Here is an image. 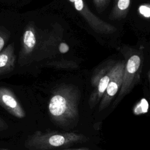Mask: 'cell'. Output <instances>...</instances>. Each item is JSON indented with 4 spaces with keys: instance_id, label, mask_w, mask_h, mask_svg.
<instances>
[{
    "instance_id": "6da1fadb",
    "label": "cell",
    "mask_w": 150,
    "mask_h": 150,
    "mask_svg": "<svg viewBox=\"0 0 150 150\" xmlns=\"http://www.w3.org/2000/svg\"><path fill=\"white\" fill-rule=\"evenodd\" d=\"M86 136L73 132L36 131L26 140L25 146L29 150H49L86 141Z\"/></svg>"
},
{
    "instance_id": "7a4b0ae2",
    "label": "cell",
    "mask_w": 150,
    "mask_h": 150,
    "mask_svg": "<svg viewBox=\"0 0 150 150\" xmlns=\"http://www.w3.org/2000/svg\"><path fill=\"white\" fill-rule=\"evenodd\" d=\"M78 98L67 91H60L50 100L48 110L50 116L55 123L68 126L79 118Z\"/></svg>"
},
{
    "instance_id": "3957f363",
    "label": "cell",
    "mask_w": 150,
    "mask_h": 150,
    "mask_svg": "<svg viewBox=\"0 0 150 150\" xmlns=\"http://www.w3.org/2000/svg\"><path fill=\"white\" fill-rule=\"evenodd\" d=\"M141 61L140 56L134 54L131 56L126 62L122 85L115 101L116 104L132 90L139 79Z\"/></svg>"
},
{
    "instance_id": "277c9868",
    "label": "cell",
    "mask_w": 150,
    "mask_h": 150,
    "mask_svg": "<svg viewBox=\"0 0 150 150\" xmlns=\"http://www.w3.org/2000/svg\"><path fill=\"white\" fill-rule=\"evenodd\" d=\"M126 62L124 60L113 64L111 70V77L107 89L101 98L98 111L105 109L111 103L114 96L120 91L123 79Z\"/></svg>"
},
{
    "instance_id": "5b68a950",
    "label": "cell",
    "mask_w": 150,
    "mask_h": 150,
    "mask_svg": "<svg viewBox=\"0 0 150 150\" xmlns=\"http://www.w3.org/2000/svg\"><path fill=\"white\" fill-rule=\"evenodd\" d=\"M0 104L8 112L18 118H23L25 113L15 97L6 90H0Z\"/></svg>"
},
{
    "instance_id": "8992f818",
    "label": "cell",
    "mask_w": 150,
    "mask_h": 150,
    "mask_svg": "<svg viewBox=\"0 0 150 150\" xmlns=\"http://www.w3.org/2000/svg\"><path fill=\"white\" fill-rule=\"evenodd\" d=\"M112 65L110 64V66H108L101 72V74L97 82H96V90L89 101L90 108L94 107L100 100L102 98L110 80Z\"/></svg>"
},
{
    "instance_id": "52a82bcc",
    "label": "cell",
    "mask_w": 150,
    "mask_h": 150,
    "mask_svg": "<svg viewBox=\"0 0 150 150\" xmlns=\"http://www.w3.org/2000/svg\"><path fill=\"white\" fill-rule=\"evenodd\" d=\"M131 0H115V5L110 15L111 18H121L125 16L130 5Z\"/></svg>"
},
{
    "instance_id": "ba28073f",
    "label": "cell",
    "mask_w": 150,
    "mask_h": 150,
    "mask_svg": "<svg viewBox=\"0 0 150 150\" xmlns=\"http://www.w3.org/2000/svg\"><path fill=\"white\" fill-rule=\"evenodd\" d=\"M23 42L25 45L29 49H32L36 43V39L32 30H26L23 35Z\"/></svg>"
},
{
    "instance_id": "9c48e42d",
    "label": "cell",
    "mask_w": 150,
    "mask_h": 150,
    "mask_svg": "<svg viewBox=\"0 0 150 150\" xmlns=\"http://www.w3.org/2000/svg\"><path fill=\"white\" fill-rule=\"evenodd\" d=\"M71 2H74L75 8L79 11H81L84 8V3L83 0H69Z\"/></svg>"
},
{
    "instance_id": "30bf717a",
    "label": "cell",
    "mask_w": 150,
    "mask_h": 150,
    "mask_svg": "<svg viewBox=\"0 0 150 150\" xmlns=\"http://www.w3.org/2000/svg\"><path fill=\"white\" fill-rule=\"evenodd\" d=\"M139 12L145 17H150V7L147 6H141L139 7Z\"/></svg>"
},
{
    "instance_id": "8fae6325",
    "label": "cell",
    "mask_w": 150,
    "mask_h": 150,
    "mask_svg": "<svg viewBox=\"0 0 150 150\" xmlns=\"http://www.w3.org/2000/svg\"><path fill=\"white\" fill-rule=\"evenodd\" d=\"M59 49L60 52H61L62 53H65L68 52V50L69 49V47L68 45L66 43H61L60 44Z\"/></svg>"
},
{
    "instance_id": "7c38bea8",
    "label": "cell",
    "mask_w": 150,
    "mask_h": 150,
    "mask_svg": "<svg viewBox=\"0 0 150 150\" xmlns=\"http://www.w3.org/2000/svg\"><path fill=\"white\" fill-rule=\"evenodd\" d=\"M8 62V56L5 54H0V67H3Z\"/></svg>"
},
{
    "instance_id": "4fadbf2b",
    "label": "cell",
    "mask_w": 150,
    "mask_h": 150,
    "mask_svg": "<svg viewBox=\"0 0 150 150\" xmlns=\"http://www.w3.org/2000/svg\"><path fill=\"white\" fill-rule=\"evenodd\" d=\"M8 127L7 123L0 117V131H3L6 129Z\"/></svg>"
},
{
    "instance_id": "5bb4252c",
    "label": "cell",
    "mask_w": 150,
    "mask_h": 150,
    "mask_svg": "<svg viewBox=\"0 0 150 150\" xmlns=\"http://www.w3.org/2000/svg\"><path fill=\"white\" fill-rule=\"evenodd\" d=\"M96 3L98 6H104L109 1V0H95Z\"/></svg>"
},
{
    "instance_id": "9a60e30c",
    "label": "cell",
    "mask_w": 150,
    "mask_h": 150,
    "mask_svg": "<svg viewBox=\"0 0 150 150\" xmlns=\"http://www.w3.org/2000/svg\"><path fill=\"white\" fill-rule=\"evenodd\" d=\"M4 45V39L0 37V50L2 49L3 46Z\"/></svg>"
},
{
    "instance_id": "2e32d148",
    "label": "cell",
    "mask_w": 150,
    "mask_h": 150,
    "mask_svg": "<svg viewBox=\"0 0 150 150\" xmlns=\"http://www.w3.org/2000/svg\"><path fill=\"white\" fill-rule=\"evenodd\" d=\"M70 150H91L88 148H79V149H70Z\"/></svg>"
},
{
    "instance_id": "e0dca14e",
    "label": "cell",
    "mask_w": 150,
    "mask_h": 150,
    "mask_svg": "<svg viewBox=\"0 0 150 150\" xmlns=\"http://www.w3.org/2000/svg\"><path fill=\"white\" fill-rule=\"evenodd\" d=\"M148 79H149V83H150V71H149V73H148Z\"/></svg>"
}]
</instances>
